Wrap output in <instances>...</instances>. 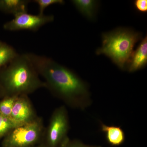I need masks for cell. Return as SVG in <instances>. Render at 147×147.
Returning <instances> with one entry per match:
<instances>
[{
    "label": "cell",
    "instance_id": "cell-1",
    "mask_svg": "<svg viewBox=\"0 0 147 147\" xmlns=\"http://www.w3.org/2000/svg\"><path fill=\"white\" fill-rule=\"evenodd\" d=\"M46 87L54 95L71 108L84 110L92 103L86 82L70 69L44 56L26 53Z\"/></svg>",
    "mask_w": 147,
    "mask_h": 147
},
{
    "label": "cell",
    "instance_id": "cell-2",
    "mask_svg": "<svg viewBox=\"0 0 147 147\" xmlns=\"http://www.w3.org/2000/svg\"><path fill=\"white\" fill-rule=\"evenodd\" d=\"M26 54H18L8 65L0 70V85L5 96L28 95L41 88L40 80Z\"/></svg>",
    "mask_w": 147,
    "mask_h": 147
},
{
    "label": "cell",
    "instance_id": "cell-3",
    "mask_svg": "<svg viewBox=\"0 0 147 147\" xmlns=\"http://www.w3.org/2000/svg\"><path fill=\"white\" fill-rule=\"evenodd\" d=\"M102 45L96 51L97 55L110 58L122 70L127 69L135 44L142 40L139 32L126 28H119L101 35Z\"/></svg>",
    "mask_w": 147,
    "mask_h": 147
},
{
    "label": "cell",
    "instance_id": "cell-4",
    "mask_svg": "<svg viewBox=\"0 0 147 147\" xmlns=\"http://www.w3.org/2000/svg\"><path fill=\"white\" fill-rule=\"evenodd\" d=\"M43 134L42 119L37 118L29 123L16 127L5 136L4 147H31Z\"/></svg>",
    "mask_w": 147,
    "mask_h": 147
},
{
    "label": "cell",
    "instance_id": "cell-5",
    "mask_svg": "<svg viewBox=\"0 0 147 147\" xmlns=\"http://www.w3.org/2000/svg\"><path fill=\"white\" fill-rule=\"evenodd\" d=\"M69 129L67 110L65 106H61L54 111L47 128V147H63L69 140L67 136Z\"/></svg>",
    "mask_w": 147,
    "mask_h": 147
},
{
    "label": "cell",
    "instance_id": "cell-6",
    "mask_svg": "<svg viewBox=\"0 0 147 147\" xmlns=\"http://www.w3.org/2000/svg\"><path fill=\"white\" fill-rule=\"evenodd\" d=\"M14 16L13 19L3 25L5 30L10 31L21 30L36 31L42 26L54 20L53 15H33L28 12L19 13Z\"/></svg>",
    "mask_w": 147,
    "mask_h": 147
},
{
    "label": "cell",
    "instance_id": "cell-7",
    "mask_svg": "<svg viewBox=\"0 0 147 147\" xmlns=\"http://www.w3.org/2000/svg\"><path fill=\"white\" fill-rule=\"evenodd\" d=\"M37 118L28 95L18 96L12 108L11 119L20 126L32 121Z\"/></svg>",
    "mask_w": 147,
    "mask_h": 147
},
{
    "label": "cell",
    "instance_id": "cell-8",
    "mask_svg": "<svg viewBox=\"0 0 147 147\" xmlns=\"http://www.w3.org/2000/svg\"><path fill=\"white\" fill-rule=\"evenodd\" d=\"M147 64V36L142 40L137 50L134 51L127 69L134 72L144 68Z\"/></svg>",
    "mask_w": 147,
    "mask_h": 147
},
{
    "label": "cell",
    "instance_id": "cell-9",
    "mask_svg": "<svg viewBox=\"0 0 147 147\" xmlns=\"http://www.w3.org/2000/svg\"><path fill=\"white\" fill-rule=\"evenodd\" d=\"M101 131L104 133L107 142L113 146H119L123 144L125 139V134L120 126L108 125L100 123Z\"/></svg>",
    "mask_w": 147,
    "mask_h": 147
},
{
    "label": "cell",
    "instance_id": "cell-10",
    "mask_svg": "<svg viewBox=\"0 0 147 147\" xmlns=\"http://www.w3.org/2000/svg\"><path fill=\"white\" fill-rule=\"evenodd\" d=\"M71 1L80 13L87 19L92 21L95 19L99 6L98 1L73 0Z\"/></svg>",
    "mask_w": 147,
    "mask_h": 147
},
{
    "label": "cell",
    "instance_id": "cell-11",
    "mask_svg": "<svg viewBox=\"0 0 147 147\" xmlns=\"http://www.w3.org/2000/svg\"><path fill=\"white\" fill-rule=\"evenodd\" d=\"M28 0H0V10L13 16L28 12Z\"/></svg>",
    "mask_w": 147,
    "mask_h": 147
},
{
    "label": "cell",
    "instance_id": "cell-12",
    "mask_svg": "<svg viewBox=\"0 0 147 147\" xmlns=\"http://www.w3.org/2000/svg\"><path fill=\"white\" fill-rule=\"evenodd\" d=\"M18 55L13 47L0 41V70L8 65Z\"/></svg>",
    "mask_w": 147,
    "mask_h": 147
},
{
    "label": "cell",
    "instance_id": "cell-13",
    "mask_svg": "<svg viewBox=\"0 0 147 147\" xmlns=\"http://www.w3.org/2000/svg\"><path fill=\"white\" fill-rule=\"evenodd\" d=\"M4 97L0 101V113L10 119L13 105L18 96H7Z\"/></svg>",
    "mask_w": 147,
    "mask_h": 147
},
{
    "label": "cell",
    "instance_id": "cell-14",
    "mask_svg": "<svg viewBox=\"0 0 147 147\" xmlns=\"http://www.w3.org/2000/svg\"><path fill=\"white\" fill-rule=\"evenodd\" d=\"M18 126L9 118L0 113V138L5 137L13 128Z\"/></svg>",
    "mask_w": 147,
    "mask_h": 147
},
{
    "label": "cell",
    "instance_id": "cell-15",
    "mask_svg": "<svg viewBox=\"0 0 147 147\" xmlns=\"http://www.w3.org/2000/svg\"><path fill=\"white\" fill-rule=\"evenodd\" d=\"M34 2L36 3L39 7V15H43L44 11L45 8L52 5L58 4L63 5L65 1L63 0H34Z\"/></svg>",
    "mask_w": 147,
    "mask_h": 147
},
{
    "label": "cell",
    "instance_id": "cell-16",
    "mask_svg": "<svg viewBox=\"0 0 147 147\" xmlns=\"http://www.w3.org/2000/svg\"><path fill=\"white\" fill-rule=\"evenodd\" d=\"M63 147H102L98 146H91L85 144L83 142L79 140H74L70 141L69 140Z\"/></svg>",
    "mask_w": 147,
    "mask_h": 147
},
{
    "label": "cell",
    "instance_id": "cell-17",
    "mask_svg": "<svg viewBox=\"0 0 147 147\" xmlns=\"http://www.w3.org/2000/svg\"><path fill=\"white\" fill-rule=\"evenodd\" d=\"M134 6L138 11L143 13L147 11V0H136L134 2Z\"/></svg>",
    "mask_w": 147,
    "mask_h": 147
},
{
    "label": "cell",
    "instance_id": "cell-18",
    "mask_svg": "<svg viewBox=\"0 0 147 147\" xmlns=\"http://www.w3.org/2000/svg\"><path fill=\"white\" fill-rule=\"evenodd\" d=\"M4 96V95L3 92L2 87L1 86V85H0V97L1 96Z\"/></svg>",
    "mask_w": 147,
    "mask_h": 147
},
{
    "label": "cell",
    "instance_id": "cell-19",
    "mask_svg": "<svg viewBox=\"0 0 147 147\" xmlns=\"http://www.w3.org/2000/svg\"></svg>",
    "mask_w": 147,
    "mask_h": 147
}]
</instances>
